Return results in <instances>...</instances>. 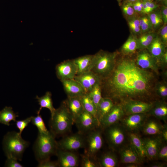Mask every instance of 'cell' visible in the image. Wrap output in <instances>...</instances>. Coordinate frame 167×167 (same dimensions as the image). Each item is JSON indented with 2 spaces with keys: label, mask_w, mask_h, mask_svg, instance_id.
<instances>
[{
  "label": "cell",
  "mask_w": 167,
  "mask_h": 167,
  "mask_svg": "<svg viewBox=\"0 0 167 167\" xmlns=\"http://www.w3.org/2000/svg\"><path fill=\"white\" fill-rule=\"evenodd\" d=\"M145 149L149 159L156 158L163 141L160 137H148L143 139Z\"/></svg>",
  "instance_id": "obj_19"
},
{
  "label": "cell",
  "mask_w": 167,
  "mask_h": 167,
  "mask_svg": "<svg viewBox=\"0 0 167 167\" xmlns=\"http://www.w3.org/2000/svg\"><path fill=\"white\" fill-rule=\"evenodd\" d=\"M31 122L37 127L38 132L46 133L49 131L46 127L41 115L39 114L36 117L32 116Z\"/></svg>",
  "instance_id": "obj_35"
},
{
  "label": "cell",
  "mask_w": 167,
  "mask_h": 167,
  "mask_svg": "<svg viewBox=\"0 0 167 167\" xmlns=\"http://www.w3.org/2000/svg\"><path fill=\"white\" fill-rule=\"evenodd\" d=\"M105 129L106 137L111 146L116 148L123 143L125 139V130L121 125L117 123Z\"/></svg>",
  "instance_id": "obj_10"
},
{
  "label": "cell",
  "mask_w": 167,
  "mask_h": 167,
  "mask_svg": "<svg viewBox=\"0 0 167 167\" xmlns=\"http://www.w3.org/2000/svg\"><path fill=\"white\" fill-rule=\"evenodd\" d=\"M39 104L40 105L39 109L37 111V114H39L42 108H45L48 109L51 113V117L52 116L56 109L54 107L52 99V94L50 92H46L43 96L39 97L37 96H36Z\"/></svg>",
  "instance_id": "obj_27"
},
{
  "label": "cell",
  "mask_w": 167,
  "mask_h": 167,
  "mask_svg": "<svg viewBox=\"0 0 167 167\" xmlns=\"http://www.w3.org/2000/svg\"><path fill=\"white\" fill-rule=\"evenodd\" d=\"M139 0H125L126 2L132 3L136 2Z\"/></svg>",
  "instance_id": "obj_53"
},
{
  "label": "cell",
  "mask_w": 167,
  "mask_h": 167,
  "mask_svg": "<svg viewBox=\"0 0 167 167\" xmlns=\"http://www.w3.org/2000/svg\"><path fill=\"white\" fill-rule=\"evenodd\" d=\"M139 164L135 163H129L127 164L126 165V167H137L139 166Z\"/></svg>",
  "instance_id": "obj_52"
},
{
  "label": "cell",
  "mask_w": 167,
  "mask_h": 167,
  "mask_svg": "<svg viewBox=\"0 0 167 167\" xmlns=\"http://www.w3.org/2000/svg\"><path fill=\"white\" fill-rule=\"evenodd\" d=\"M158 76L139 67L131 56L118 54L112 72L100 80L102 96L110 99L114 104L128 99L153 102Z\"/></svg>",
  "instance_id": "obj_1"
},
{
  "label": "cell",
  "mask_w": 167,
  "mask_h": 167,
  "mask_svg": "<svg viewBox=\"0 0 167 167\" xmlns=\"http://www.w3.org/2000/svg\"><path fill=\"white\" fill-rule=\"evenodd\" d=\"M156 158L167 161V145L166 143H162L158 152Z\"/></svg>",
  "instance_id": "obj_41"
},
{
  "label": "cell",
  "mask_w": 167,
  "mask_h": 167,
  "mask_svg": "<svg viewBox=\"0 0 167 167\" xmlns=\"http://www.w3.org/2000/svg\"><path fill=\"white\" fill-rule=\"evenodd\" d=\"M130 143L135 149L140 159L142 161L146 158H148L143 139L136 132H129Z\"/></svg>",
  "instance_id": "obj_20"
},
{
  "label": "cell",
  "mask_w": 167,
  "mask_h": 167,
  "mask_svg": "<svg viewBox=\"0 0 167 167\" xmlns=\"http://www.w3.org/2000/svg\"><path fill=\"white\" fill-rule=\"evenodd\" d=\"M118 53H113L101 50L93 55L92 65L90 70L100 79L107 77L114 68Z\"/></svg>",
  "instance_id": "obj_4"
},
{
  "label": "cell",
  "mask_w": 167,
  "mask_h": 167,
  "mask_svg": "<svg viewBox=\"0 0 167 167\" xmlns=\"http://www.w3.org/2000/svg\"><path fill=\"white\" fill-rule=\"evenodd\" d=\"M130 3L135 12H142L143 7V3L142 0H139L134 2Z\"/></svg>",
  "instance_id": "obj_46"
},
{
  "label": "cell",
  "mask_w": 167,
  "mask_h": 167,
  "mask_svg": "<svg viewBox=\"0 0 167 167\" xmlns=\"http://www.w3.org/2000/svg\"><path fill=\"white\" fill-rule=\"evenodd\" d=\"M160 137L163 141L166 142L167 141V127L166 125H165V126L161 131L160 135Z\"/></svg>",
  "instance_id": "obj_50"
},
{
  "label": "cell",
  "mask_w": 167,
  "mask_h": 167,
  "mask_svg": "<svg viewBox=\"0 0 167 167\" xmlns=\"http://www.w3.org/2000/svg\"><path fill=\"white\" fill-rule=\"evenodd\" d=\"M102 167H115L118 165V160L115 154L112 152H106L102 154L98 162Z\"/></svg>",
  "instance_id": "obj_29"
},
{
  "label": "cell",
  "mask_w": 167,
  "mask_h": 167,
  "mask_svg": "<svg viewBox=\"0 0 167 167\" xmlns=\"http://www.w3.org/2000/svg\"><path fill=\"white\" fill-rule=\"evenodd\" d=\"M98 128L86 134L84 148L85 154L94 158L103 144L101 132Z\"/></svg>",
  "instance_id": "obj_6"
},
{
  "label": "cell",
  "mask_w": 167,
  "mask_h": 167,
  "mask_svg": "<svg viewBox=\"0 0 167 167\" xmlns=\"http://www.w3.org/2000/svg\"><path fill=\"white\" fill-rule=\"evenodd\" d=\"M55 138L50 131L46 133L38 132L33 146L34 154L38 162L56 155L58 148Z\"/></svg>",
  "instance_id": "obj_3"
},
{
  "label": "cell",
  "mask_w": 167,
  "mask_h": 167,
  "mask_svg": "<svg viewBox=\"0 0 167 167\" xmlns=\"http://www.w3.org/2000/svg\"><path fill=\"white\" fill-rule=\"evenodd\" d=\"M21 134L15 131L8 132L4 136L2 148L7 158H13L21 161L23 153L29 142L24 140Z\"/></svg>",
  "instance_id": "obj_5"
},
{
  "label": "cell",
  "mask_w": 167,
  "mask_h": 167,
  "mask_svg": "<svg viewBox=\"0 0 167 167\" xmlns=\"http://www.w3.org/2000/svg\"><path fill=\"white\" fill-rule=\"evenodd\" d=\"M61 82L67 97H80L86 93L81 85L74 79L65 80Z\"/></svg>",
  "instance_id": "obj_17"
},
{
  "label": "cell",
  "mask_w": 167,
  "mask_h": 167,
  "mask_svg": "<svg viewBox=\"0 0 167 167\" xmlns=\"http://www.w3.org/2000/svg\"><path fill=\"white\" fill-rule=\"evenodd\" d=\"M114 104L110 99L102 97L97 108V117L99 122L112 109Z\"/></svg>",
  "instance_id": "obj_26"
},
{
  "label": "cell",
  "mask_w": 167,
  "mask_h": 167,
  "mask_svg": "<svg viewBox=\"0 0 167 167\" xmlns=\"http://www.w3.org/2000/svg\"><path fill=\"white\" fill-rule=\"evenodd\" d=\"M88 94L97 108L102 97L100 83L97 84Z\"/></svg>",
  "instance_id": "obj_34"
},
{
  "label": "cell",
  "mask_w": 167,
  "mask_h": 167,
  "mask_svg": "<svg viewBox=\"0 0 167 167\" xmlns=\"http://www.w3.org/2000/svg\"><path fill=\"white\" fill-rule=\"evenodd\" d=\"M156 37L155 34L153 32L144 33L137 39L138 49L142 50L147 49Z\"/></svg>",
  "instance_id": "obj_32"
},
{
  "label": "cell",
  "mask_w": 167,
  "mask_h": 167,
  "mask_svg": "<svg viewBox=\"0 0 167 167\" xmlns=\"http://www.w3.org/2000/svg\"><path fill=\"white\" fill-rule=\"evenodd\" d=\"M140 50L135 59L137 65L142 69L151 70L158 75L160 68L157 59L146 49Z\"/></svg>",
  "instance_id": "obj_11"
},
{
  "label": "cell",
  "mask_w": 167,
  "mask_h": 167,
  "mask_svg": "<svg viewBox=\"0 0 167 167\" xmlns=\"http://www.w3.org/2000/svg\"><path fill=\"white\" fill-rule=\"evenodd\" d=\"M158 1H161L164 0H156Z\"/></svg>",
  "instance_id": "obj_56"
},
{
  "label": "cell",
  "mask_w": 167,
  "mask_h": 167,
  "mask_svg": "<svg viewBox=\"0 0 167 167\" xmlns=\"http://www.w3.org/2000/svg\"><path fill=\"white\" fill-rule=\"evenodd\" d=\"M93 57V55H86L73 59L77 68V75L90 71Z\"/></svg>",
  "instance_id": "obj_24"
},
{
  "label": "cell",
  "mask_w": 167,
  "mask_h": 167,
  "mask_svg": "<svg viewBox=\"0 0 167 167\" xmlns=\"http://www.w3.org/2000/svg\"><path fill=\"white\" fill-rule=\"evenodd\" d=\"M128 22L130 28L134 33L138 34L140 33L139 18L136 16L132 17L129 18Z\"/></svg>",
  "instance_id": "obj_38"
},
{
  "label": "cell",
  "mask_w": 167,
  "mask_h": 167,
  "mask_svg": "<svg viewBox=\"0 0 167 167\" xmlns=\"http://www.w3.org/2000/svg\"><path fill=\"white\" fill-rule=\"evenodd\" d=\"M81 166L82 167H97L99 165L95 158L84 154L81 155Z\"/></svg>",
  "instance_id": "obj_37"
},
{
  "label": "cell",
  "mask_w": 167,
  "mask_h": 167,
  "mask_svg": "<svg viewBox=\"0 0 167 167\" xmlns=\"http://www.w3.org/2000/svg\"><path fill=\"white\" fill-rule=\"evenodd\" d=\"M79 132L86 135L100 126L97 118L84 110L74 120Z\"/></svg>",
  "instance_id": "obj_8"
},
{
  "label": "cell",
  "mask_w": 167,
  "mask_h": 167,
  "mask_svg": "<svg viewBox=\"0 0 167 167\" xmlns=\"http://www.w3.org/2000/svg\"><path fill=\"white\" fill-rule=\"evenodd\" d=\"M120 155L121 161L123 163H135L139 165L142 163V161L130 143L121 148Z\"/></svg>",
  "instance_id": "obj_18"
},
{
  "label": "cell",
  "mask_w": 167,
  "mask_h": 167,
  "mask_svg": "<svg viewBox=\"0 0 167 167\" xmlns=\"http://www.w3.org/2000/svg\"><path fill=\"white\" fill-rule=\"evenodd\" d=\"M56 73L61 82L65 80L74 79L77 74V70L73 59L66 60L56 66Z\"/></svg>",
  "instance_id": "obj_13"
},
{
  "label": "cell",
  "mask_w": 167,
  "mask_h": 167,
  "mask_svg": "<svg viewBox=\"0 0 167 167\" xmlns=\"http://www.w3.org/2000/svg\"><path fill=\"white\" fill-rule=\"evenodd\" d=\"M151 166L152 167H164L166 166V164L163 163L158 162L152 165Z\"/></svg>",
  "instance_id": "obj_51"
},
{
  "label": "cell",
  "mask_w": 167,
  "mask_h": 167,
  "mask_svg": "<svg viewBox=\"0 0 167 167\" xmlns=\"http://www.w3.org/2000/svg\"><path fill=\"white\" fill-rule=\"evenodd\" d=\"M161 15L163 23L164 24H167V7L166 6H163L161 9Z\"/></svg>",
  "instance_id": "obj_48"
},
{
  "label": "cell",
  "mask_w": 167,
  "mask_h": 167,
  "mask_svg": "<svg viewBox=\"0 0 167 167\" xmlns=\"http://www.w3.org/2000/svg\"><path fill=\"white\" fill-rule=\"evenodd\" d=\"M152 27L157 28L162 23L161 12L156 11L150 13L148 16Z\"/></svg>",
  "instance_id": "obj_39"
},
{
  "label": "cell",
  "mask_w": 167,
  "mask_h": 167,
  "mask_svg": "<svg viewBox=\"0 0 167 167\" xmlns=\"http://www.w3.org/2000/svg\"><path fill=\"white\" fill-rule=\"evenodd\" d=\"M74 124V119L63 101L51 117L49 125L50 131L56 137L68 134Z\"/></svg>",
  "instance_id": "obj_2"
},
{
  "label": "cell",
  "mask_w": 167,
  "mask_h": 167,
  "mask_svg": "<svg viewBox=\"0 0 167 167\" xmlns=\"http://www.w3.org/2000/svg\"><path fill=\"white\" fill-rule=\"evenodd\" d=\"M166 122L167 119V104L164 100L155 101L147 113Z\"/></svg>",
  "instance_id": "obj_21"
},
{
  "label": "cell",
  "mask_w": 167,
  "mask_h": 167,
  "mask_svg": "<svg viewBox=\"0 0 167 167\" xmlns=\"http://www.w3.org/2000/svg\"><path fill=\"white\" fill-rule=\"evenodd\" d=\"M138 49L137 39L132 35H131L121 48L122 55L131 56Z\"/></svg>",
  "instance_id": "obj_28"
},
{
  "label": "cell",
  "mask_w": 167,
  "mask_h": 167,
  "mask_svg": "<svg viewBox=\"0 0 167 167\" xmlns=\"http://www.w3.org/2000/svg\"><path fill=\"white\" fill-rule=\"evenodd\" d=\"M38 167H59L57 161H52L50 159L39 162Z\"/></svg>",
  "instance_id": "obj_43"
},
{
  "label": "cell",
  "mask_w": 167,
  "mask_h": 167,
  "mask_svg": "<svg viewBox=\"0 0 167 167\" xmlns=\"http://www.w3.org/2000/svg\"><path fill=\"white\" fill-rule=\"evenodd\" d=\"M142 2L153 1V0H142Z\"/></svg>",
  "instance_id": "obj_54"
},
{
  "label": "cell",
  "mask_w": 167,
  "mask_h": 167,
  "mask_svg": "<svg viewBox=\"0 0 167 167\" xmlns=\"http://www.w3.org/2000/svg\"><path fill=\"white\" fill-rule=\"evenodd\" d=\"M154 101L128 99L119 103L122 106L125 115H126L135 113H147L152 107Z\"/></svg>",
  "instance_id": "obj_9"
},
{
  "label": "cell",
  "mask_w": 167,
  "mask_h": 167,
  "mask_svg": "<svg viewBox=\"0 0 167 167\" xmlns=\"http://www.w3.org/2000/svg\"><path fill=\"white\" fill-rule=\"evenodd\" d=\"M56 155L59 167H76L79 165V157L73 152L58 149Z\"/></svg>",
  "instance_id": "obj_15"
},
{
  "label": "cell",
  "mask_w": 167,
  "mask_h": 167,
  "mask_svg": "<svg viewBox=\"0 0 167 167\" xmlns=\"http://www.w3.org/2000/svg\"><path fill=\"white\" fill-rule=\"evenodd\" d=\"M74 79L81 85L87 94L97 84L100 83L99 78L90 71L76 75Z\"/></svg>",
  "instance_id": "obj_16"
},
{
  "label": "cell",
  "mask_w": 167,
  "mask_h": 167,
  "mask_svg": "<svg viewBox=\"0 0 167 167\" xmlns=\"http://www.w3.org/2000/svg\"><path fill=\"white\" fill-rule=\"evenodd\" d=\"M18 117L11 107L6 106L0 111V123L9 126L10 122L12 121L16 122V118Z\"/></svg>",
  "instance_id": "obj_30"
},
{
  "label": "cell",
  "mask_w": 167,
  "mask_h": 167,
  "mask_svg": "<svg viewBox=\"0 0 167 167\" xmlns=\"http://www.w3.org/2000/svg\"><path fill=\"white\" fill-rule=\"evenodd\" d=\"M154 91L156 96L164 100L167 97V85L166 81H157L155 85Z\"/></svg>",
  "instance_id": "obj_33"
},
{
  "label": "cell",
  "mask_w": 167,
  "mask_h": 167,
  "mask_svg": "<svg viewBox=\"0 0 167 167\" xmlns=\"http://www.w3.org/2000/svg\"><path fill=\"white\" fill-rule=\"evenodd\" d=\"M139 21L141 31L143 33L149 32L153 27L148 16L139 18Z\"/></svg>",
  "instance_id": "obj_36"
},
{
  "label": "cell",
  "mask_w": 167,
  "mask_h": 167,
  "mask_svg": "<svg viewBox=\"0 0 167 167\" xmlns=\"http://www.w3.org/2000/svg\"><path fill=\"white\" fill-rule=\"evenodd\" d=\"M122 9L124 13L127 16H131L135 14V12L131 4L126 2L122 7Z\"/></svg>",
  "instance_id": "obj_42"
},
{
  "label": "cell",
  "mask_w": 167,
  "mask_h": 167,
  "mask_svg": "<svg viewBox=\"0 0 167 167\" xmlns=\"http://www.w3.org/2000/svg\"><path fill=\"white\" fill-rule=\"evenodd\" d=\"M152 12L159 6V5L155 3L153 1L143 2Z\"/></svg>",
  "instance_id": "obj_49"
},
{
  "label": "cell",
  "mask_w": 167,
  "mask_h": 167,
  "mask_svg": "<svg viewBox=\"0 0 167 167\" xmlns=\"http://www.w3.org/2000/svg\"><path fill=\"white\" fill-rule=\"evenodd\" d=\"M79 98L84 110L97 118V108L88 94L85 93Z\"/></svg>",
  "instance_id": "obj_31"
},
{
  "label": "cell",
  "mask_w": 167,
  "mask_h": 167,
  "mask_svg": "<svg viewBox=\"0 0 167 167\" xmlns=\"http://www.w3.org/2000/svg\"><path fill=\"white\" fill-rule=\"evenodd\" d=\"M64 101L74 120L84 110L79 97L67 96Z\"/></svg>",
  "instance_id": "obj_22"
},
{
  "label": "cell",
  "mask_w": 167,
  "mask_h": 167,
  "mask_svg": "<svg viewBox=\"0 0 167 167\" xmlns=\"http://www.w3.org/2000/svg\"><path fill=\"white\" fill-rule=\"evenodd\" d=\"M118 2H120L122 0H117Z\"/></svg>",
  "instance_id": "obj_55"
},
{
  "label": "cell",
  "mask_w": 167,
  "mask_h": 167,
  "mask_svg": "<svg viewBox=\"0 0 167 167\" xmlns=\"http://www.w3.org/2000/svg\"><path fill=\"white\" fill-rule=\"evenodd\" d=\"M165 125L153 119L146 120L141 129L144 133L149 135H160Z\"/></svg>",
  "instance_id": "obj_25"
},
{
  "label": "cell",
  "mask_w": 167,
  "mask_h": 167,
  "mask_svg": "<svg viewBox=\"0 0 167 167\" xmlns=\"http://www.w3.org/2000/svg\"><path fill=\"white\" fill-rule=\"evenodd\" d=\"M125 116L121 104L115 103L111 110L100 121V126L105 129L118 123Z\"/></svg>",
  "instance_id": "obj_14"
},
{
  "label": "cell",
  "mask_w": 167,
  "mask_h": 167,
  "mask_svg": "<svg viewBox=\"0 0 167 167\" xmlns=\"http://www.w3.org/2000/svg\"><path fill=\"white\" fill-rule=\"evenodd\" d=\"M167 64V51L166 50L158 61L159 68L164 70L166 68Z\"/></svg>",
  "instance_id": "obj_45"
},
{
  "label": "cell",
  "mask_w": 167,
  "mask_h": 167,
  "mask_svg": "<svg viewBox=\"0 0 167 167\" xmlns=\"http://www.w3.org/2000/svg\"><path fill=\"white\" fill-rule=\"evenodd\" d=\"M5 166L6 167H23V166L18 162V160L13 158H7Z\"/></svg>",
  "instance_id": "obj_44"
},
{
  "label": "cell",
  "mask_w": 167,
  "mask_h": 167,
  "mask_svg": "<svg viewBox=\"0 0 167 167\" xmlns=\"http://www.w3.org/2000/svg\"><path fill=\"white\" fill-rule=\"evenodd\" d=\"M166 45L158 37H156L147 49L158 61L166 50Z\"/></svg>",
  "instance_id": "obj_23"
},
{
  "label": "cell",
  "mask_w": 167,
  "mask_h": 167,
  "mask_svg": "<svg viewBox=\"0 0 167 167\" xmlns=\"http://www.w3.org/2000/svg\"><path fill=\"white\" fill-rule=\"evenodd\" d=\"M120 120L121 125L129 132H136L142 128L148 116L147 113H135L125 115Z\"/></svg>",
  "instance_id": "obj_12"
},
{
  "label": "cell",
  "mask_w": 167,
  "mask_h": 167,
  "mask_svg": "<svg viewBox=\"0 0 167 167\" xmlns=\"http://www.w3.org/2000/svg\"><path fill=\"white\" fill-rule=\"evenodd\" d=\"M32 116L28 117L25 119L16 121L15 124L17 128L19 130V133L21 134L24 129L31 122Z\"/></svg>",
  "instance_id": "obj_40"
},
{
  "label": "cell",
  "mask_w": 167,
  "mask_h": 167,
  "mask_svg": "<svg viewBox=\"0 0 167 167\" xmlns=\"http://www.w3.org/2000/svg\"><path fill=\"white\" fill-rule=\"evenodd\" d=\"M160 35L161 40L166 45L167 43V26L166 24L161 28L160 30Z\"/></svg>",
  "instance_id": "obj_47"
},
{
  "label": "cell",
  "mask_w": 167,
  "mask_h": 167,
  "mask_svg": "<svg viewBox=\"0 0 167 167\" xmlns=\"http://www.w3.org/2000/svg\"><path fill=\"white\" fill-rule=\"evenodd\" d=\"M85 142L84 135L79 132L66 135L57 142L58 149L72 151L84 148Z\"/></svg>",
  "instance_id": "obj_7"
}]
</instances>
